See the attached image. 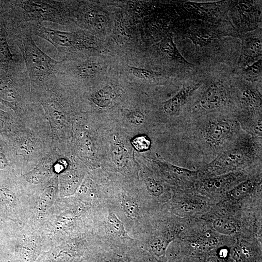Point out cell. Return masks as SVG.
Returning <instances> with one entry per match:
<instances>
[{
  "label": "cell",
  "instance_id": "obj_18",
  "mask_svg": "<svg viewBox=\"0 0 262 262\" xmlns=\"http://www.w3.org/2000/svg\"><path fill=\"white\" fill-rule=\"evenodd\" d=\"M110 87L108 86L98 91L92 97L93 101L99 106L106 105L110 100Z\"/></svg>",
  "mask_w": 262,
  "mask_h": 262
},
{
  "label": "cell",
  "instance_id": "obj_22",
  "mask_svg": "<svg viewBox=\"0 0 262 262\" xmlns=\"http://www.w3.org/2000/svg\"><path fill=\"white\" fill-rule=\"evenodd\" d=\"M132 143L134 147L139 151L147 149L150 145V142L146 136H139L134 138Z\"/></svg>",
  "mask_w": 262,
  "mask_h": 262
},
{
  "label": "cell",
  "instance_id": "obj_15",
  "mask_svg": "<svg viewBox=\"0 0 262 262\" xmlns=\"http://www.w3.org/2000/svg\"><path fill=\"white\" fill-rule=\"evenodd\" d=\"M230 177L229 176L211 178L206 180L203 182L204 188L209 191H213L222 188L229 182Z\"/></svg>",
  "mask_w": 262,
  "mask_h": 262
},
{
  "label": "cell",
  "instance_id": "obj_6",
  "mask_svg": "<svg viewBox=\"0 0 262 262\" xmlns=\"http://www.w3.org/2000/svg\"><path fill=\"white\" fill-rule=\"evenodd\" d=\"M249 1H237L233 4L232 20L237 27L243 31L255 28L261 12Z\"/></svg>",
  "mask_w": 262,
  "mask_h": 262
},
{
  "label": "cell",
  "instance_id": "obj_9",
  "mask_svg": "<svg viewBox=\"0 0 262 262\" xmlns=\"http://www.w3.org/2000/svg\"><path fill=\"white\" fill-rule=\"evenodd\" d=\"M200 85V83L199 82H191L183 85L176 95L164 103V111L171 115L179 113L181 108Z\"/></svg>",
  "mask_w": 262,
  "mask_h": 262
},
{
  "label": "cell",
  "instance_id": "obj_19",
  "mask_svg": "<svg viewBox=\"0 0 262 262\" xmlns=\"http://www.w3.org/2000/svg\"><path fill=\"white\" fill-rule=\"evenodd\" d=\"M168 244L167 241L161 237H159L151 241L150 247L155 255L161 256L165 253Z\"/></svg>",
  "mask_w": 262,
  "mask_h": 262
},
{
  "label": "cell",
  "instance_id": "obj_16",
  "mask_svg": "<svg viewBox=\"0 0 262 262\" xmlns=\"http://www.w3.org/2000/svg\"><path fill=\"white\" fill-rule=\"evenodd\" d=\"M262 70V58L252 64L245 67L244 74L245 77L248 80H254L261 77Z\"/></svg>",
  "mask_w": 262,
  "mask_h": 262
},
{
  "label": "cell",
  "instance_id": "obj_1",
  "mask_svg": "<svg viewBox=\"0 0 262 262\" xmlns=\"http://www.w3.org/2000/svg\"><path fill=\"white\" fill-rule=\"evenodd\" d=\"M13 38L24 63L33 87L43 88L56 78L60 61L50 57L34 42L29 23H13Z\"/></svg>",
  "mask_w": 262,
  "mask_h": 262
},
{
  "label": "cell",
  "instance_id": "obj_13",
  "mask_svg": "<svg viewBox=\"0 0 262 262\" xmlns=\"http://www.w3.org/2000/svg\"><path fill=\"white\" fill-rule=\"evenodd\" d=\"M254 183L251 180L244 181L231 190L229 195L233 198H241L252 191Z\"/></svg>",
  "mask_w": 262,
  "mask_h": 262
},
{
  "label": "cell",
  "instance_id": "obj_5",
  "mask_svg": "<svg viewBox=\"0 0 262 262\" xmlns=\"http://www.w3.org/2000/svg\"><path fill=\"white\" fill-rule=\"evenodd\" d=\"M242 47L239 63L246 67L261 59L262 52V32L253 31L240 36Z\"/></svg>",
  "mask_w": 262,
  "mask_h": 262
},
{
  "label": "cell",
  "instance_id": "obj_23",
  "mask_svg": "<svg viewBox=\"0 0 262 262\" xmlns=\"http://www.w3.org/2000/svg\"><path fill=\"white\" fill-rule=\"evenodd\" d=\"M147 186L149 192L155 196H159L163 193V187L154 180H147Z\"/></svg>",
  "mask_w": 262,
  "mask_h": 262
},
{
  "label": "cell",
  "instance_id": "obj_11",
  "mask_svg": "<svg viewBox=\"0 0 262 262\" xmlns=\"http://www.w3.org/2000/svg\"><path fill=\"white\" fill-rule=\"evenodd\" d=\"M161 51L170 58L181 64H188L180 53L171 37L163 39L159 44Z\"/></svg>",
  "mask_w": 262,
  "mask_h": 262
},
{
  "label": "cell",
  "instance_id": "obj_4",
  "mask_svg": "<svg viewBox=\"0 0 262 262\" xmlns=\"http://www.w3.org/2000/svg\"><path fill=\"white\" fill-rule=\"evenodd\" d=\"M245 143L223 152L209 165L213 170H227L234 168L243 164L252 154V147Z\"/></svg>",
  "mask_w": 262,
  "mask_h": 262
},
{
  "label": "cell",
  "instance_id": "obj_10",
  "mask_svg": "<svg viewBox=\"0 0 262 262\" xmlns=\"http://www.w3.org/2000/svg\"><path fill=\"white\" fill-rule=\"evenodd\" d=\"M189 38L196 44L206 45L219 36L218 33L213 29L200 26L192 27L188 32Z\"/></svg>",
  "mask_w": 262,
  "mask_h": 262
},
{
  "label": "cell",
  "instance_id": "obj_26",
  "mask_svg": "<svg viewBox=\"0 0 262 262\" xmlns=\"http://www.w3.org/2000/svg\"></svg>",
  "mask_w": 262,
  "mask_h": 262
},
{
  "label": "cell",
  "instance_id": "obj_12",
  "mask_svg": "<svg viewBox=\"0 0 262 262\" xmlns=\"http://www.w3.org/2000/svg\"><path fill=\"white\" fill-rule=\"evenodd\" d=\"M242 99L247 108L253 110H261L262 96L256 90L249 87L245 88L242 91Z\"/></svg>",
  "mask_w": 262,
  "mask_h": 262
},
{
  "label": "cell",
  "instance_id": "obj_25",
  "mask_svg": "<svg viewBox=\"0 0 262 262\" xmlns=\"http://www.w3.org/2000/svg\"><path fill=\"white\" fill-rule=\"evenodd\" d=\"M3 238V234L1 235V234L0 233V244H1V243H2Z\"/></svg>",
  "mask_w": 262,
  "mask_h": 262
},
{
  "label": "cell",
  "instance_id": "obj_21",
  "mask_svg": "<svg viewBox=\"0 0 262 262\" xmlns=\"http://www.w3.org/2000/svg\"><path fill=\"white\" fill-rule=\"evenodd\" d=\"M129 67L132 74L140 79L147 80L150 79L154 76L152 71L147 69L132 66H130Z\"/></svg>",
  "mask_w": 262,
  "mask_h": 262
},
{
  "label": "cell",
  "instance_id": "obj_7",
  "mask_svg": "<svg viewBox=\"0 0 262 262\" xmlns=\"http://www.w3.org/2000/svg\"><path fill=\"white\" fill-rule=\"evenodd\" d=\"M232 130V126L228 121H212L204 127L203 135L206 142L209 145L217 146L229 138Z\"/></svg>",
  "mask_w": 262,
  "mask_h": 262
},
{
  "label": "cell",
  "instance_id": "obj_20",
  "mask_svg": "<svg viewBox=\"0 0 262 262\" xmlns=\"http://www.w3.org/2000/svg\"><path fill=\"white\" fill-rule=\"evenodd\" d=\"M122 205L124 211L128 215L132 218L135 219L139 215V208L134 201L124 198L122 200Z\"/></svg>",
  "mask_w": 262,
  "mask_h": 262
},
{
  "label": "cell",
  "instance_id": "obj_3",
  "mask_svg": "<svg viewBox=\"0 0 262 262\" xmlns=\"http://www.w3.org/2000/svg\"><path fill=\"white\" fill-rule=\"evenodd\" d=\"M29 23L33 35L52 45L62 60H69L73 55L94 49L91 36L85 33L51 29L44 26L41 22Z\"/></svg>",
  "mask_w": 262,
  "mask_h": 262
},
{
  "label": "cell",
  "instance_id": "obj_8",
  "mask_svg": "<svg viewBox=\"0 0 262 262\" xmlns=\"http://www.w3.org/2000/svg\"><path fill=\"white\" fill-rule=\"evenodd\" d=\"M226 99V91L221 84L213 83L206 89L198 101V109L211 111L221 107Z\"/></svg>",
  "mask_w": 262,
  "mask_h": 262
},
{
  "label": "cell",
  "instance_id": "obj_17",
  "mask_svg": "<svg viewBox=\"0 0 262 262\" xmlns=\"http://www.w3.org/2000/svg\"><path fill=\"white\" fill-rule=\"evenodd\" d=\"M108 225L112 231L116 234L120 236H127L123 224L115 214L109 215L108 219Z\"/></svg>",
  "mask_w": 262,
  "mask_h": 262
},
{
  "label": "cell",
  "instance_id": "obj_2",
  "mask_svg": "<svg viewBox=\"0 0 262 262\" xmlns=\"http://www.w3.org/2000/svg\"><path fill=\"white\" fill-rule=\"evenodd\" d=\"M13 23L50 22L68 25L73 21L72 1L62 0H17L9 1Z\"/></svg>",
  "mask_w": 262,
  "mask_h": 262
},
{
  "label": "cell",
  "instance_id": "obj_14",
  "mask_svg": "<svg viewBox=\"0 0 262 262\" xmlns=\"http://www.w3.org/2000/svg\"><path fill=\"white\" fill-rule=\"evenodd\" d=\"M213 226L216 231L223 234L231 235L236 231L234 224L226 219H216L214 221Z\"/></svg>",
  "mask_w": 262,
  "mask_h": 262
},
{
  "label": "cell",
  "instance_id": "obj_24",
  "mask_svg": "<svg viewBox=\"0 0 262 262\" xmlns=\"http://www.w3.org/2000/svg\"><path fill=\"white\" fill-rule=\"evenodd\" d=\"M0 262H14L10 253H0Z\"/></svg>",
  "mask_w": 262,
  "mask_h": 262
}]
</instances>
